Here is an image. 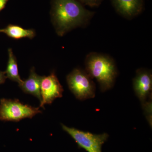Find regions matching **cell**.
Instances as JSON below:
<instances>
[{
	"mask_svg": "<svg viewBox=\"0 0 152 152\" xmlns=\"http://www.w3.org/2000/svg\"><path fill=\"white\" fill-rule=\"evenodd\" d=\"M41 113L39 107L25 104L18 99H2L0 100L1 121L18 122L26 118H32Z\"/></svg>",
	"mask_w": 152,
	"mask_h": 152,
	"instance_id": "obj_4",
	"label": "cell"
},
{
	"mask_svg": "<svg viewBox=\"0 0 152 152\" xmlns=\"http://www.w3.org/2000/svg\"><path fill=\"white\" fill-rule=\"evenodd\" d=\"M133 88L141 102L145 113L152 112V74L151 71L140 68L136 71L133 80Z\"/></svg>",
	"mask_w": 152,
	"mask_h": 152,
	"instance_id": "obj_6",
	"label": "cell"
},
{
	"mask_svg": "<svg viewBox=\"0 0 152 152\" xmlns=\"http://www.w3.org/2000/svg\"><path fill=\"white\" fill-rule=\"evenodd\" d=\"M0 33H4L10 37L18 39L23 38L33 39L35 32L33 29H26L16 25H9L6 28L0 29Z\"/></svg>",
	"mask_w": 152,
	"mask_h": 152,
	"instance_id": "obj_10",
	"label": "cell"
},
{
	"mask_svg": "<svg viewBox=\"0 0 152 152\" xmlns=\"http://www.w3.org/2000/svg\"><path fill=\"white\" fill-rule=\"evenodd\" d=\"M94 14L77 0H52V21L61 37L76 28L86 27Z\"/></svg>",
	"mask_w": 152,
	"mask_h": 152,
	"instance_id": "obj_1",
	"label": "cell"
},
{
	"mask_svg": "<svg viewBox=\"0 0 152 152\" xmlns=\"http://www.w3.org/2000/svg\"><path fill=\"white\" fill-rule=\"evenodd\" d=\"M66 81L69 89L78 99L85 100L95 96V83L86 71L74 69L67 76Z\"/></svg>",
	"mask_w": 152,
	"mask_h": 152,
	"instance_id": "obj_3",
	"label": "cell"
},
{
	"mask_svg": "<svg viewBox=\"0 0 152 152\" xmlns=\"http://www.w3.org/2000/svg\"><path fill=\"white\" fill-rule=\"evenodd\" d=\"M63 130L74 139L79 148L88 152H102L103 145L107 140L108 134L104 133L99 134L69 127L61 124Z\"/></svg>",
	"mask_w": 152,
	"mask_h": 152,
	"instance_id": "obj_5",
	"label": "cell"
},
{
	"mask_svg": "<svg viewBox=\"0 0 152 152\" xmlns=\"http://www.w3.org/2000/svg\"><path fill=\"white\" fill-rule=\"evenodd\" d=\"M9 0H0V12L4 8Z\"/></svg>",
	"mask_w": 152,
	"mask_h": 152,
	"instance_id": "obj_14",
	"label": "cell"
},
{
	"mask_svg": "<svg viewBox=\"0 0 152 152\" xmlns=\"http://www.w3.org/2000/svg\"><path fill=\"white\" fill-rule=\"evenodd\" d=\"M85 71L92 79L96 80L101 91L111 89L115 84L118 71L113 58L103 53L91 52L85 61Z\"/></svg>",
	"mask_w": 152,
	"mask_h": 152,
	"instance_id": "obj_2",
	"label": "cell"
},
{
	"mask_svg": "<svg viewBox=\"0 0 152 152\" xmlns=\"http://www.w3.org/2000/svg\"><path fill=\"white\" fill-rule=\"evenodd\" d=\"M7 78L5 72L0 71V85L4 83Z\"/></svg>",
	"mask_w": 152,
	"mask_h": 152,
	"instance_id": "obj_13",
	"label": "cell"
},
{
	"mask_svg": "<svg viewBox=\"0 0 152 152\" xmlns=\"http://www.w3.org/2000/svg\"><path fill=\"white\" fill-rule=\"evenodd\" d=\"M83 5L91 7H96L100 5L103 0H77Z\"/></svg>",
	"mask_w": 152,
	"mask_h": 152,
	"instance_id": "obj_12",
	"label": "cell"
},
{
	"mask_svg": "<svg viewBox=\"0 0 152 152\" xmlns=\"http://www.w3.org/2000/svg\"><path fill=\"white\" fill-rule=\"evenodd\" d=\"M117 13L125 18L132 20L143 10L144 0H110Z\"/></svg>",
	"mask_w": 152,
	"mask_h": 152,
	"instance_id": "obj_8",
	"label": "cell"
},
{
	"mask_svg": "<svg viewBox=\"0 0 152 152\" xmlns=\"http://www.w3.org/2000/svg\"><path fill=\"white\" fill-rule=\"evenodd\" d=\"M42 77V76L36 73L34 68L33 67L28 78L23 80V83L19 85V87L24 92L33 95L41 102V84Z\"/></svg>",
	"mask_w": 152,
	"mask_h": 152,
	"instance_id": "obj_9",
	"label": "cell"
},
{
	"mask_svg": "<svg viewBox=\"0 0 152 152\" xmlns=\"http://www.w3.org/2000/svg\"><path fill=\"white\" fill-rule=\"evenodd\" d=\"M9 60L5 73L7 77L14 82L18 83L19 85L23 83L19 75L16 58L14 56L12 49L8 50Z\"/></svg>",
	"mask_w": 152,
	"mask_h": 152,
	"instance_id": "obj_11",
	"label": "cell"
},
{
	"mask_svg": "<svg viewBox=\"0 0 152 152\" xmlns=\"http://www.w3.org/2000/svg\"><path fill=\"white\" fill-rule=\"evenodd\" d=\"M41 101L40 107L44 108L46 104L52 103L57 98L62 97L64 89L54 72L43 76L41 84Z\"/></svg>",
	"mask_w": 152,
	"mask_h": 152,
	"instance_id": "obj_7",
	"label": "cell"
}]
</instances>
